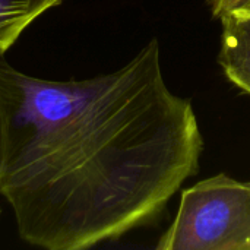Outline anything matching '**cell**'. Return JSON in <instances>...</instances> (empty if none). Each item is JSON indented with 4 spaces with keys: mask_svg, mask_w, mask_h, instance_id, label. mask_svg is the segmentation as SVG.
<instances>
[{
    "mask_svg": "<svg viewBox=\"0 0 250 250\" xmlns=\"http://www.w3.org/2000/svg\"><path fill=\"white\" fill-rule=\"evenodd\" d=\"M202 151L157 38L81 81L35 78L0 59V196L31 246L88 249L148 223L198 174Z\"/></svg>",
    "mask_w": 250,
    "mask_h": 250,
    "instance_id": "obj_1",
    "label": "cell"
},
{
    "mask_svg": "<svg viewBox=\"0 0 250 250\" xmlns=\"http://www.w3.org/2000/svg\"><path fill=\"white\" fill-rule=\"evenodd\" d=\"M158 250H250V182L217 174L183 190Z\"/></svg>",
    "mask_w": 250,
    "mask_h": 250,
    "instance_id": "obj_2",
    "label": "cell"
},
{
    "mask_svg": "<svg viewBox=\"0 0 250 250\" xmlns=\"http://www.w3.org/2000/svg\"><path fill=\"white\" fill-rule=\"evenodd\" d=\"M220 21L218 63L231 83L250 94V15L231 10Z\"/></svg>",
    "mask_w": 250,
    "mask_h": 250,
    "instance_id": "obj_3",
    "label": "cell"
},
{
    "mask_svg": "<svg viewBox=\"0 0 250 250\" xmlns=\"http://www.w3.org/2000/svg\"><path fill=\"white\" fill-rule=\"evenodd\" d=\"M41 15L35 0H0V59Z\"/></svg>",
    "mask_w": 250,
    "mask_h": 250,
    "instance_id": "obj_4",
    "label": "cell"
},
{
    "mask_svg": "<svg viewBox=\"0 0 250 250\" xmlns=\"http://www.w3.org/2000/svg\"><path fill=\"white\" fill-rule=\"evenodd\" d=\"M242 0H207V4L214 18L220 19L227 12H231Z\"/></svg>",
    "mask_w": 250,
    "mask_h": 250,
    "instance_id": "obj_5",
    "label": "cell"
},
{
    "mask_svg": "<svg viewBox=\"0 0 250 250\" xmlns=\"http://www.w3.org/2000/svg\"><path fill=\"white\" fill-rule=\"evenodd\" d=\"M63 1L64 0H35V4H37V7L40 9L41 13H45L47 10H50V9L62 4Z\"/></svg>",
    "mask_w": 250,
    "mask_h": 250,
    "instance_id": "obj_6",
    "label": "cell"
},
{
    "mask_svg": "<svg viewBox=\"0 0 250 250\" xmlns=\"http://www.w3.org/2000/svg\"><path fill=\"white\" fill-rule=\"evenodd\" d=\"M233 10L236 12H242V13H248L250 15V0H242Z\"/></svg>",
    "mask_w": 250,
    "mask_h": 250,
    "instance_id": "obj_7",
    "label": "cell"
}]
</instances>
